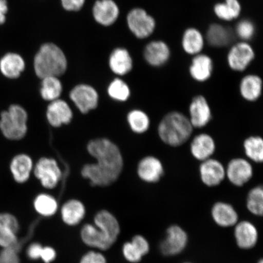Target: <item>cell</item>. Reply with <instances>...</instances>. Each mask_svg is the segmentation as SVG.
<instances>
[{"mask_svg":"<svg viewBox=\"0 0 263 263\" xmlns=\"http://www.w3.org/2000/svg\"><path fill=\"white\" fill-rule=\"evenodd\" d=\"M247 209L252 215L261 216L263 213V189L261 186L250 191L246 200Z\"/></svg>","mask_w":263,"mask_h":263,"instance_id":"obj_34","label":"cell"},{"mask_svg":"<svg viewBox=\"0 0 263 263\" xmlns=\"http://www.w3.org/2000/svg\"><path fill=\"white\" fill-rule=\"evenodd\" d=\"M127 121L132 130L137 134L145 133L150 126L147 115L140 110H134L127 115Z\"/></svg>","mask_w":263,"mask_h":263,"instance_id":"obj_33","label":"cell"},{"mask_svg":"<svg viewBox=\"0 0 263 263\" xmlns=\"http://www.w3.org/2000/svg\"><path fill=\"white\" fill-rule=\"evenodd\" d=\"M189 110V119L193 127H205L211 120V109L206 98L201 95H198L193 98Z\"/></svg>","mask_w":263,"mask_h":263,"instance_id":"obj_18","label":"cell"},{"mask_svg":"<svg viewBox=\"0 0 263 263\" xmlns=\"http://www.w3.org/2000/svg\"><path fill=\"white\" fill-rule=\"evenodd\" d=\"M93 17L99 24L113 25L120 15V9L114 0H97L93 8Z\"/></svg>","mask_w":263,"mask_h":263,"instance_id":"obj_17","label":"cell"},{"mask_svg":"<svg viewBox=\"0 0 263 263\" xmlns=\"http://www.w3.org/2000/svg\"><path fill=\"white\" fill-rule=\"evenodd\" d=\"M211 214L214 222L221 228H230L238 222V213L229 203H215L212 206Z\"/></svg>","mask_w":263,"mask_h":263,"instance_id":"obj_20","label":"cell"},{"mask_svg":"<svg viewBox=\"0 0 263 263\" xmlns=\"http://www.w3.org/2000/svg\"><path fill=\"white\" fill-rule=\"evenodd\" d=\"M42 185L47 189H53L58 185L62 177V172L57 160L51 158L43 157L33 168Z\"/></svg>","mask_w":263,"mask_h":263,"instance_id":"obj_8","label":"cell"},{"mask_svg":"<svg viewBox=\"0 0 263 263\" xmlns=\"http://www.w3.org/2000/svg\"><path fill=\"white\" fill-rule=\"evenodd\" d=\"M257 263H263V261L262 259H259Z\"/></svg>","mask_w":263,"mask_h":263,"instance_id":"obj_46","label":"cell"},{"mask_svg":"<svg viewBox=\"0 0 263 263\" xmlns=\"http://www.w3.org/2000/svg\"><path fill=\"white\" fill-rule=\"evenodd\" d=\"M25 65L24 59L15 52H8L0 59V72L5 78L11 80L21 77Z\"/></svg>","mask_w":263,"mask_h":263,"instance_id":"obj_23","label":"cell"},{"mask_svg":"<svg viewBox=\"0 0 263 263\" xmlns=\"http://www.w3.org/2000/svg\"><path fill=\"white\" fill-rule=\"evenodd\" d=\"M108 93L114 100L123 102L129 98L130 90L126 82L120 78H116L108 85Z\"/></svg>","mask_w":263,"mask_h":263,"instance_id":"obj_36","label":"cell"},{"mask_svg":"<svg viewBox=\"0 0 263 263\" xmlns=\"http://www.w3.org/2000/svg\"><path fill=\"white\" fill-rule=\"evenodd\" d=\"M199 172L202 182L209 187L220 185L226 177V169L223 164L211 158L203 161Z\"/></svg>","mask_w":263,"mask_h":263,"instance_id":"obj_14","label":"cell"},{"mask_svg":"<svg viewBox=\"0 0 263 263\" xmlns=\"http://www.w3.org/2000/svg\"><path fill=\"white\" fill-rule=\"evenodd\" d=\"M8 12V3L7 0H0V25L5 24Z\"/></svg>","mask_w":263,"mask_h":263,"instance_id":"obj_45","label":"cell"},{"mask_svg":"<svg viewBox=\"0 0 263 263\" xmlns=\"http://www.w3.org/2000/svg\"><path fill=\"white\" fill-rule=\"evenodd\" d=\"M123 254L124 258L131 263L139 262L143 257L130 241L124 243L123 246Z\"/></svg>","mask_w":263,"mask_h":263,"instance_id":"obj_39","label":"cell"},{"mask_svg":"<svg viewBox=\"0 0 263 263\" xmlns=\"http://www.w3.org/2000/svg\"><path fill=\"white\" fill-rule=\"evenodd\" d=\"M247 157L256 163H261L263 160V140L260 137L248 138L244 143Z\"/></svg>","mask_w":263,"mask_h":263,"instance_id":"obj_35","label":"cell"},{"mask_svg":"<svg viewBox=\"0 0 263 263\" xmlns=\"http://www.w3.org/2000/svg\"><path fill=\"white\" fill-rule=\"evenodd\" d=\"M137 173L140 178L144 182L156 183L163 175V164L157 158L147 156L140 160L138 165Z\"/></svg>","mask_w":263,"mask_h":263,"instance_id":"obj_19","label":"cell"},{"mask_svg":"<svg viewBox=\"0 0 263 263\" xmlns=\"http://www.w3.org/2000/svg\"><path fill=\"white\" fill-rule=\"evenodd\" d=\"M70 97L75 106L82 114H87L98 106V92L91 85L80 84L70 91Z\"/></svg>","mask_w":263,"mask_h":263,"instance_id":"obj_10","label":"cell"},{"mask_svg":"<svg viewBox=\"0 0 263 263\" xmlns=\"http://www.w3.org/2000/svg\"><path fill=\"white\" fill-rule=\"evenodd\" d=\"M42 248V246L40 243H32L26 250V255L29 259H32V260H37V259H40Z\"/></svg>","mask_w":263,"mask_h":263,"instance_id":"obj_44","label":"cell"},{"mask_svg":"<svg viewBox=\"0 0 263 263\" xmlns=\"http://www.w3.org/2000/svg\"><path fill=\"white\" fill-rule=\"evenodd\" d=\"M189 70L193 80L200 82L209 80L213 70L212 59L203 53L194 55Z\"/></svg>","mask_w":263,"mask_h":263,"instance_id":"obj_22","label":"cell"},{"mask_svg":"<svg viewBox=\"0 0 263 263\" xmlns=\"http://www.w3.org/2000/svg\"><path fill=\"white\" fill-rule=\"evenodd\" d=\"M46 115L48 123L54 127L70 123L73 117L70 106L67 102L60 99L50 102Z\"/></svg>","mask_w":263,"mask_h":263,"instance_id":"obj_16","label":"cell"},{"mask_svg":"<svg viewBox=\"0 0 263 263\" xmlns=\"http://www.w3.org/2000/svg\"><path fill=\"white\" fill-rule=\"evenodd\" d=\"M41 97L44 100L53 101L59 99L62 92V85L58 77L42 79Z\"/></svg>","mask_w":263,"mask_h":263,"instance_id":"obj_31","label":"cell"},{"mask_svg":"<svg viewBox=\"0 0 263 263\" xmlns=\"http://www.w3.org/2000/svg\"><path fill=\"white\" fill-rule=\"evenodd\" d=\"M193 130L189 118L179 111H172L160 121L158 133L163 142L170 146L178 147L189 140Z\"/></svg>","mask_w":263,"mask_h":263,"instance_id":"obj_4","label":"cell"},{"mask_svg":"<svg viewBox=\"0 0 263 263\" xmlns=\"http://www.w3.org/2000/svg\"><path fill=\"white\" fill-rule=\"evenodd\" d=\"M234 237L239 248L249 250L258 241V232L254 223L248 221L239 222L235 226Z\"/></svg>","mask_w":263,"mask_h":263,"instance_id":"obj_15","label":"cell"},{"mask_svg":"<svg viewBox=\"0 0 263 263\" xmlns=\"http://www.w3.org/2000/svg\"><path fill=\"white\" fill-rule=\"evenodd\" d=\"M85 215L84 205L78 200H68L61 209L62 219L68 226L78 225L84 219Z\"/></svg>","mask_w":263,"mask_h":263,"instance_id":"obj_28","label":"cell"},{"mask_svg":"<svg viewBox=\"0 0 263 263\" xmlns=\"http://www.w3.org/2000/svg\"><path fill=\"white\" fill-rule=\"evenodd\" d=\"M127 24L130 32L139 39L149 37L157 27L156 19L141 8L130 10L127 16Z\"/></svg>","mask_w":263,"mask_h":263,"instance_id":"obj_6","label":"cell"},{"mask_svg":"<svg viewBox=\"0 0 263 263\" xmlns=\"http://www.w3.org/2000/svg\"><path fill=\"white\" fill-rule=\"evenodd\" d=\"M87 150L97 162L85 164L82 176L94 186H106L117 181L123 170V159L116 144L107 139H97L88 143Z\"/></svg>","mask_w":263,"mask_h":263,"instance_id":"obj_1","label":"cell"},{"mask_svg":"<svg viewBox=\"0 0 263 263\" xmlns=\"http://www.w3.org/2000/svg\"><path fill=\"white\" fill-rule=\"evenodd\" d=\"M255 52L248 42L240 41L233 45L228 53L229 67L235 71H244L254 61Z\"/></svg>","mask_w":263,"mask_h":263,"instance_id":"obj_9","label":"cell"},{"mask_svg":"<svg viewBox=\"0 0 263 263\" xmlns=\"http://www.w3.org/2000/svg\"><path fill=\"white\" fill-rule=\"evenodd\" d=\"M172 51L169 45L163 41H151L144 49L143 55L147 63L154 67H160L169 61Z\"/></svg>","mask_w":263,"mask_h":263,"instance_id":"obj_13","label":"cell"},{"mask_svg":"<svg viewBox=\"0 0 263 263\" xmlns=\"http://www.w3.org/2000/svg\"><path fill=\"white\" fill-rule=\"evenodd\" d=\"M30 235L26 236L24 239L20 240L17 245L11 247V248L2 249L0 251V263H21L19 253L22 248V246L26 242V239L30 237Z\"/></svg>","mask_w":263,"mask_h":263,"instance_id":"obj_37","label":"cell"},{"mask_svg":"<svg viewBox=\"0 0 263 263\" xmlns=\"http://www.w3.org/2000/svg\"><path fill=\"white\" fill-rule=\"evenodd\" d=\"M57 257V252L51 247H42L41 250L40 259L45 263H51Z\"/></svg>","mask_w":263,"mask_h":263,"instance_id":"obj_43","label":"cell"},{"mask_svg":"<svg viewBox=\"0 0 263 263\" xmlns=\"http://www.w3.org/2000/svg\"><path fill=\"white\" fill-rule=\"evenodd\" d=\"M34 206L35 211L41 216L50 217L57 212L58 203L54 197L44 193L35 197Z\"/></svg>","mask_w":263,"mask_h":263,"instance_id":"obj_32","label":"cell"},{"mask_svg":"<svg viewBox=\"0 0 263 263\" xmlns=\"http://www.w3.org/2000/svg\"><path fill=\"white\" fill-rule=\"evenodd\" d=\"M255 26L251 21L242 20L236 26L235 32L241 41L249 42L255 34Z\"/></svg>","mask_w":263,"mask_h":263,"instance_id":"obj_38","label":"cell"},{"mask_svg":"<svg viewBox=\"0 0 263 263\" xmlns=\"http://www.w3.org/2000/svg\"><path fill=\"white\" fill-rule=\"evenodd\" d=\"M188 242L189 236L185 230L178 225L170 226L159 244L160 252L165 256H176L186 249Z\"/></svg>","mask_w":263,"mask_h":263,"instance_id":"obj_7","label":"cell"},{"mask_svg":"<svg viewBox=\"0 0 263 263\" xmlns=\"http://www.w3.org/2000/svg\"><path fill=\"white\" fill-rule=\"evenodd\" d=\"M34 67L39 78H59L67 70V58L58 46L47 43L41 46L35 55Z\"/></svg>","mask_w":263,"mask_h":263,"instance_id":"obj_3","label":"cell"},{"mask_svg":"<svg viewBox=\"0 0 263 263\" xmlns=\"http://www.w3.org/2000/svg\"><path fill=\"white\" fill-rule=\"evenodd\" d=\"M226 176L233 185H245L253 176L252 164L248 160L242 158L233 159L230 160L227 167Z\"/></svg>","mask_w":263,"mask_h":263,"instance_id":"obj_12","label":"cell"},{"mask_svg":"<svg viewBox=\"0 0 263 263\" xmlns=\"http://www.w3.org/2000/svg\"><path fill=\"white\" fill-rule=\"evenodd\" d=\"M62 7L66 11H78L84 5L85 0H61Z\"/></svg>","mask_w":263,"mask_h":263,"instance_id":"obj_42","label":"cell"},{"mask_svg":"<svg viewBox=\"0 0 263 263\" xmlns=\"http://www.w3.org/2000/svg\"><path fill=\"white\" fill-rule=\"evenodd\" d=\"M215 149V141L209 134L197 135L191 143V153L193 156L202 162L211 158Z\"/></svg>","mask_w":263,"mask_h":263,"instance_id":"obj_24","label":"cell"},{"mask_svg":"<svg viewBox=\"0 0 263 263\" xmlns=\"http://www.w3.org/2000/svg\"><path fill=\"white\" fill-rule=\"evenodd\" d=\"M27 111L18 104H12L0 114V131L6 139L21 140L28 131Z\"/></svg>","mask_w":263,"mask_h":263,"instance_id":"obj_5","label":"cell"},{"mask_svg":"<svg viewBox=\"0 0 263 263\" xmlns=\"http://www.w3.org/2000/svg\"><path fill=\"white\" fill-rule=\"evenodd\" d=\"M130 242L143 256L146 255L149 252V243L143 236L140 235L134 236Z\"/></svg>","mask_w":263,"mask_h":263,"instance_id":"obj_40","label":"cell"},{"mask_svg":"<svg viewBox=\"0 0 263 263\" xmlns=\"http://www.w3.org/2000/svg\"><path fill=\"white\" fill-rule=\"evenodd\" d=\"M183 263H192V262H183Z\"/></svg>","mask_w":263,"mask_h":263,"instance_id":"obj_47","label":"cell"},{"mask_svg":"<svg viewBox=\"0 0 263 263\" xmlns=\"http://www.w3.org/2000/svg\"><path fill=\"white\" fill-rule=\"evenodd\" d=\"M232 39L229 29L222 25L214 24L209 26L206 40L213 47L221 48L228 45Z\"/></svg>","mask_w":263,"mask_h":263,"instance_id":"obj_30","label":"cell"},{"mask_svg":"<svg viewBox=\"0 0 263 263\" xmlns=\"http://www.w3.org/2000/svg\"><path fill=\"white\" fill-rule=\"evenodd\" d=\"M109 67L113 73L118 76L126 75L133 70V60L127 49L117 48L111 52Z\"/></svg>","mask_w":263,"mask_h":263,"instance_id":"obj_26","label":"cell"},{"mask_svg":"<svg viewBox=\"0 0 263 263\" xmlns=\"http://www.w3.org/2000/svg\"><path fill=\"white\" fill-rule=\"evenodd\" d=\"M242 6L239 0H224L214 6L213 12L219 20L231 22L237 19L241 15Z\"/></svg>","mask_w":263,"mask_h":263,"instance_id":"obj_29","label":"cell"},{"mask_svg":"<svg viewBox=\"0 0 263 263\" xmlns=\"http://www.w3.org/2000/svg\"><path fill=\"white\" fill-rule=\"evenodd\" d=\"M19 230V222L14 215L0 213V248L6 249L17 245Z\"/></svg>","mask_w":263,"mask_h":263,"instance_id":"obj_11","label":"cell"},{"mask_svg":"<svg viewBox=\"0 0 263 263\" xmlns=\"http://www.w3.org/2000/svg\"><path fill=\"white\" fill-rule=\"evenodd\" d=\"M95 226L87 223L81 231L85 245L101 251H107L117 241L120 233V223L107 210H101L95 216Z\"/></svg>","mask_w":263,"mask_h":263,"instance_id":"obj_2","label":"cell"},{"mask_svg":"<svg viewBox=\"0 0 263 263\" xmlns=\"http://www.w3.org/2000/svg\"><path fill=\"white\" fill-rule=\"evenodd\" d=\"M9 167L10 172L15 182L24 183L30 177L34 166L30 156L25 154H19L13 157Z\"/></svg>","mask_w":263,"mask_h":263,"instance_id":"obj_21","label":"cell"},{"mask_svg":"<svg viewBox=\"0 0 263 263\" xmlns=\"http://www.w3.org/2000/svg\"><path fill=\"white\" fill-rule=\"evenodd\" d=\"M262 82L256 74H248L243 77L240 82L239 90L241 96L248 101H255L260 97Z\"/></svg>","mask_w":263,"mask_h":263,"instance_id":"obj_27","label":"cell"},{"mask_svg":"<svg viewBox=\"0 0 263 263\" xmlns=\"http://www.w3.org/2000/svg\"><path fill=\"white\" fill-rule=\"evenodd\" d=\"M80 263H107L105 256L100 252L90 251L82 256Z\"/></svg>","mask_w":263,"mask_h":263,"instance_id":"obj_41","label":"cell"},{"mask_svg":"<svg viewBox=\"0 0 263 263\" xmlns=\"http://www.w3.org/2000/svg\"><path fill=\"white\" fill-rule=\"evenodd\" d=\"M205 38L198 29L190 27L183 33L182 47L187 54L196 55L202 53L204 48Z\"/></svg>","mask_w":263,"mask_h":263,"instance_id":"obj_25","label":"cell"}]
</instances>
